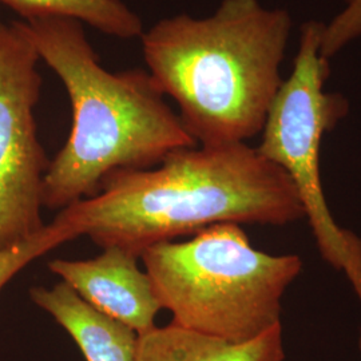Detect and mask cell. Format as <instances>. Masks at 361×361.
Instances as JSON below:
<instances>
[{"instance_id": "obj_1", "label": "cell", "mask_w": 361, "mask_h": 361, "mask_svg": "<svg viewBox=\"0 0 361 361\" xmlns=\"http://www.w3.org/2000/svg\"><path fill=\"white\" fill-rule=\"evenodd\" d=\"M77 237L141 258L149 246L217 224L284 226L305 219L293 182L246 143L194 146L159 165L107 174L95 197L59 210Z\"/></svg>"}, {"instance_id": "obj_2", "label": "cell", "mask_w": 361, "mask_h": 361, "mask_svg": "<svg viewBox=\"0 0 361 361\" xmlns=\"http://www.w3.org/2000/svg\"><path fill=\"white\" fill-rule=\"evenodd\" d=\"M290 28L286 10L222 0L212 16L176 15L143 31V58L197 145L245 143L262 131L283 83Z\"/></svg>"}, {"instance_id": "obj_3", "label": "cell", "mask_w": 361, "mask_h": 361, "mask_svg": "<svg viewBox=\"0 0 361 361\" xmlns=\"http://www.w3.org/2000/svg\"><path fill=\"white\" fill-rule=\"evenodd\" d=\"M20 25L73 107L70 135L43 180V207L62 210L95 197L113 171L154 168L169 153L198 146L149 71L99 65L80 22L46 16Z\"/></svg>"}, {"instance_id": "obj_4", "label": "cell", "mask_w": 361, "mask_h": 361, "mask_svg": "<svg viewBox=\"0 0 361 361\" xmlns=\"http://www.w3.org/2000/svg\"><path fill=\"white\" fill-rule=\"evenodd\" d=\"M141 258L171 323L231 343L281 324V300L302 269L296 255L257 250L238 224L212 225L183 243H158Z\"/></svg>"}, {"instance_id": "obj_5", "label": "cell", "mask_w": 361, "mask_h": 361, "mask_svg": "<svg viewBox=\"0 0 361 361\" xmlns=\"http://www.w3.org/2000/svg\"><path fill=\"white\" fill-rule=\"evenodd\" d=\"M324 28L317 20L301 27L293 71L271 101L257 150L289 176L319 252L336 271L345 273L361 304V238L336 222L322 183L324 134L348 113L344 97L324 91L331 75L329 59L322 55Z\"/></svg>"}, {"instance_id": "obj_6", "label": "cell", "mask_w": 361, "mask_h": 361, "mask_svg": "<svg viewBox=\"0 0 361 361\" xmlns=\"http://www.w3.org/2000/svg\"><path fill=\"white\" fill-rule=\"evenodd\" d=\"M39 61L20 22L0 23V250L46 226L42 197L50 161L34 118L42 89Z\"/></svg>"}, {"instance_id": "obj_7", "label": "cell", "mask_w": 361, "mask_h": 361, "mask_svg": "<svg viewBox=\"0 0 361 361\" xmlns=\"http://www.w3.org/2000/svg\"><path fill=\"white\" fill-rule=\"evenodd\" d=\"M138 256L118 246L90 259H54L49 269L95 310L129 325L141 336L155 328L162 305Z\"/></svg>"}, {"instance_id": "obj_8", "label": "cell", "mask_w": 361, "mask_h": 361, "mask_svg": "<svg viewBox=\"0 0 361 361\" xmlns=\"http://www.w3.org/2000/svg\"><path fill=\"white\" fill-rule=\"evenodd\" d=\"M30 297L73 337L86 360L138 361L140 335L95 310L63 281L52 288L34 286Z\"/></svg>"}, {"instance_id": "obj_9", "label": "cell", "mask_w": 361, "mask_h": 361, "mask_svg": "<svg viewBox=\"0 0 361 361\" xmlns=\"http://www.w3.org/2000/svg\"><path fill=\"white\" fill-rule=\"evenodd\" d=\"M283 326L245 343H231L170 323L140 336L138 361H284Z\"/></svg>"}, {"instance_id": "obj_10", "label": "cell", "mask_w": 361, "mask_h": 361, "mask_svg": "<svg viewBox=\"0 0 361 361\" xmlns=\"http://www.w3.org/2000/svg\"><path fill=\"white\" fill-rule=\"evenodd\" d=\"M25 20L61 16L87 23L111 37L131 39L143 34L141 18L122 0H0Z\"/></svg>"}, {"instance_id": "obj_11", "label": "cell", "mask_w": 361, "mask_h": 361, "mask_svg": "<svg viewBox=\"0 0 361 361\" xmlns=\"http://www.w3.org/2000/svg\"><path fill=\"white\" fill-rule=\"evenodd\" d=\"M75 238H78L77 234L71 231V228L55 217L50 225H46L31 238L0 250V292L15 274L30 262Z\"/></svg>"}, {"instance_id": "obj_12", "label": "cell", "mask_w": 361, "mask_h": 361, "mask_svg": "<svg viewBox=\"0 0 361 361\" xmlns=\"http://www.w3.org/2000/svg\"><path fill=\"white\" fill-rule=\"evenodd\" d=\"M360 35L361 0H352L341 13L328 25H325L322 40V55L326 59H331Z\"/></svg>"}, {"instance_id": "obj_13", "label": "cell", "mask_w": 361, "mask_h": 361, "mask_svg": "<svg viewBox=\"0 0 361 361\" xmlns=\"http://www.w3.org/2000/svg\"><path fill=\"white\" fill-rule=\"evenodd\" d=\"M344 1H345V4H348V3H350L352 0H344Z\"/></svg>"}]
</instances>
